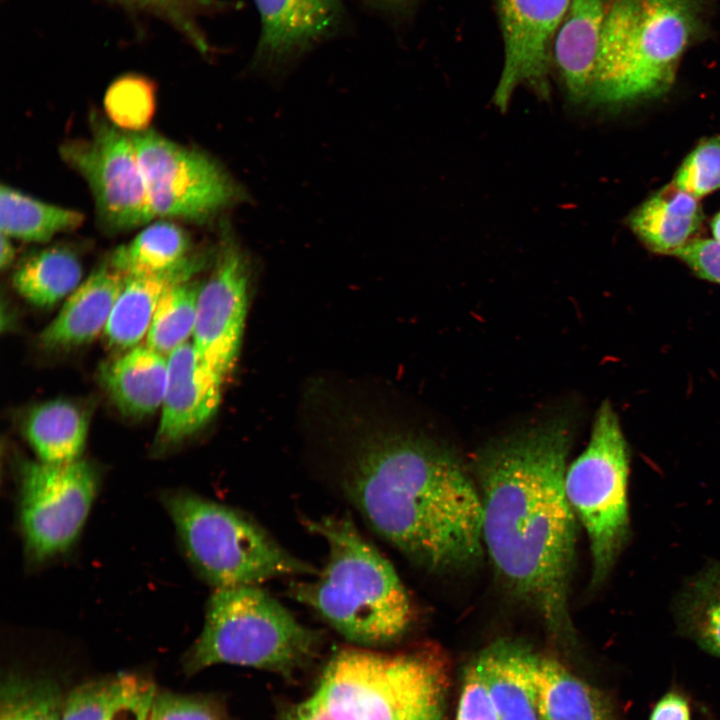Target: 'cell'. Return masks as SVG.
I'll list each match as a JSON object with an SVG mask.
<instances>
[{
  "mask_svg": "<svg viewBox=\"0 0 720 720\" xmlns=\"http://www.w3.org/2000/svg\"><path fill=\"white\" fill-rule=\"evenodd\" d=\"M571 440L568 420L549 418L490 443L474 470L484 549L507 588L563 640L574 634L576 517L564 485Z\"/></svg>",
  "mask_w": 720,
  "mask_h": 720,
  "instance_id": "obj_1",
  "label": "cell"
},
{
  "mask_svg": "<svg viewBox=\"0 0 720 720\" xmlns=\"http://www.w3.org/2000/svg\"><path fill=\"white\" fill-rule=\"evenodd\" d=\"M337 487L377 535L425 570L463 571L483 557L476 480L430 440L399 433L363 440Z\"/></svg>",
  "mask_w": 720,
  "mask_h": 720,
  "instance_id": "obj_2",
  "label": "cell"
},
{
  "mask_svg": "<svg viewBox=\"0 0 720 720\" xmlns=\"http://www.w3.org/2000/svg\"><path fill=\"white\" fill-rule=\"evenodd\" d=\"M451 663L437 646L337 648L282 720H448Z\"/></svg>",
  "mask_w": 720,
  "mask_h": 720,
  "instance_id": "obj_3",
  "label": "cell"
},
{
  "mask_svg": "<svg viewBox=\"0 0 720 720\" xmlns=\"http://www.w3.org/2000/svg\"><path fill=\"white\" fill-rule=\"evenodd\" d=\"M328 547L312 581L292 583L290 596L312 609L351 645L379 648L400 640L415 611L393 565L348 515L306 520Z\"/></svg>",
  "mask_w": 720,
  "mask_h": 720,
  "instance_id": "obj_4",
  "label": "cell"
},
{
  "mask_svg": "<svg viewBox=\"0 0 720 720\" xmlns=\"http://www.w3.org/2000/svg\"><path fill=\"white\" fill-rule=\"evenodd\" d=\"M696 24L695 0H607L587 104H622L666 92Z\"/></svg>",
  "mask_w": 720,
  "mask_h": 720,
  "instance_id": "obj_5",
  "label": "cell"
},
{
  "mask_svg": "<svg viewBox=\"0 0 720 720\" xmlns=\"http://www.w3.org/2000/svg\"><path fill=\"white\" fill-rule=\"evenodd\" d=\"M322 634L299 622L259 585L214 589L186 672L237 665L293 678L317 655Z\"/></svg>",
  "mask_w": 720,
  "mask_h": 720,
  "instance_id": "obj_6",
  "label": "cell"
},
{
  "mask_svg": "<svg viewBox=\"0 0 720 720\" xmlns=\"http://www.w3.org/2000/svg\"><path fill=\"white\" fill-rule=\"evenodd\" d=\"M161 501L186 557L214 589L260 586L275 578L319 572L239 509L186 490L165 491Z\"/></svg>",
  "mask_w": 720,
  "mask_h": 720,
  "instance_id": "obj_7",
  "label": "cell"
},
{
  "mask_svg": "<svg viewBox=\"0 0 720 720\" xmlns=\"http://www.w3.org/2000/svg\"><path fill=\"white\" fill-rule=\"evenodd\" d=\"M629 454L611 403L597 411L589 442L566 469L564 485L576 519L584 527L592 559L591 584H602L629 534Z\"/></svg>",
  "mask_w": 720,
  "mask_h": 720,
  "instance_id": "obj_8",
  "label": "cell"
},
{
  "mask_svg": "<svg viewBox=\"0 0 720 720\" xmlns=\"http://www.w3.org/2000/svg\"><path fill=\"white\" fill-rule=\"evenodd\" d=\"M18 474V518L27 559L42 564L77 541L99 489V474L86 460L23 461Z\"/></svg>",
  "mask_w": 720,
  "mask_h": 720,
  "instance_id": "obj_9",
  "label": "cell"
},
{
  "mask_svg": "<svg viewBox=\"0 0 720 720\" xmlns=\"http://www.w3.org/2000/svg\"><path fill=\"white\" fill-rule=\"evenodd\" d=\"M129 135L154 216L202 221L240 198L239 187L206 154L152 130Z\"/></svg>",
  "mask_w": 720,
  "mask_h": 720,
  "instance_id": "obj_10",
  "label": "cell"
},
{
  "mask_svg": "<svg viewBox=\"0 0 720 720\" xmlns=\"http://www.w3.org/2000/svg\"><path fill=\"white\" fill-rule=\"evenodd\" d=\"M59 153L87 182L104 229L125 231L154 217L129 133L93 114L90 136L64 142Z\"/></svg>",
  "mask_w": 720,
  "mask_h": 720,
  "instance_id": "obj_11",
  "label": "cell"
},
{
  "mask_svg": "<svg viewBox=\"0 0 720 720\" xmlns=\"http://www.w3.org/2000/svg\"><path fill=\"white\" fill-rule=\"evenodd\" d=\"M214 269L200 288L193 345L204 365L221 381L241 346L248 307V266L231 229L222 224Z\"/></svg>",
  "mask_w": 720,
  "mask_h": 720,
  "instance_id": "obj_12",
  "label": "cell"
},
{
  "mask_svg": "<svg viewBox=\"0 0 720 720\" xmlns=\"http://www.w3.org/2000/svg\"><path fill=\"white\" fill-rule=\"evenodd\" d=\"M572 0H497L503 42V69L493 103L505 111L516 88L550 96L548 75L557 31Z\"/></svg>",
  "mask_w": 720,
  "mask_h": 720,
  "instance_id": "obj_13",
  "label": "cell"
},
{
  "mask_svg": "<svg viewBox=\"0 0 720 720\" xmlns=\"http://www.w3.org/2000/svg\"><path fill=\"white\" fill-rule=\"evenodd\" d=\"M260 32L251 68L278 73L352 32L343 0H254Z\"/></svg>",
  "mask_w": 720,
  "mask_h": 720,
  "instance_id": "obj_14",
  "label": "cell"
},
{
  "mask_svg": "<svg viewBox=\"0 0 720 720\" xmlns=\"http://www.w3.org/2000/svg\"><path fill=\"white\" fill-rule=\"evenodd\" d=\"M167 362L159 446L175 445L202 428L219 406L223 384L201 361L193 343L178 346Z\"/></svg>",
  "mask_w": 720,
  "mask_h": 720,
  "instance_id": "obj_15",
  "label": "cell"
},
{
  "mask_svg": "<svg viewBox=\"0 0 720 720\" xmlns=\"http://www.w3.org/2000/svg\"><path fill=\"white\" fill-rule=\"evenodd\" d=\"M607 0H572L557 31L552 63L567 98L586 103L596 70Z\"/></svg>",
  "mask_w": 720,
  "mask_h": 720,
  "instance_id": "obj_16",
  "label": "cell"
},
{
  "mask_svg": "<svg viewBox=\"0 0 720 720\" xmlns=\"http://www.w3.org/2000/svg\"><path fill=\"white\" fill-rule=\"evenodd\" d=\"M537 652L497 641L479 653V665L501 720H541L536 680Z\"/></svg>",
  "mask_w": 720,
  "mask_h": 720,
  "instance_id": "obj_17",
  "label": "cell"
},
{
  "mask_svg": "<svg viewBox=\"0 0 720 720\" xmlns=\"http://www.w3.org/2000/svg\"><path fill=\"white\" fill-rule=\"evenodd\" d=\"M126 276L110 263L97 268L70 297L40 334L47 348H64L92 341L105 330Z\"/></svg>",
  "mask_w": 720,
  "mask_h": 720,
  "instance_id": "obj_18",
  "label": "cell"
},
{
  "mask_svg": "<svg viewBox=\"0 0 720 720\" xmlns=\"http://www.w3.org/2000/svg\"><path fill=\"white\" fill-rule=\"evenodd\" d=\"M203 264L202 256H191L164 273L126 276L105 328L109 343L120 349L137 346L147 335L165 291L174 284L190 280Z\"/></svg>",
  "mask_w": 720,
  "mask_h": 720,
  "instance_id": "obj_19",
  "label": "cell"
},
{
  "mask_svg": "<svg viewBox=\"0 0 720 720\" xmlns=\"http://www.w3.org/2000/svg\"><path fill=\"white\" fill-rule=\"evenodd\" d=\"M168 377L165 355L147 345H137L100 369L105 390L118 409L131 417H143L162 406Z\"/></svg>",
  "mask_w": 720,
  "mask_h": 720,
  "instance_id": "obj_20",
  "label": "cell"
},
{
  "mask_svg": "<svg viewBox=\"0 0 720 720\" xmlns=\"http://www.w3.org/2000/svg\"><path fill=\"white\" fill-rule=\"evenodd\" d=\"M156 694L154 684L136 674L88 681L64 697L61 720H148Z\"/></svg>",
  "mask_w": 720,
  "mask_h": 720,
  "instance_id": "obj_21",
  "label": "cell"
},
{
  "mask_svg": "<svg viewBox=\"0 0 720 720\" xmlns=\"http://www.w3.org/2000/svg\"><path fill=\"white\" fill-rule=\"evenodd\" d=\"M536 680L541 720H618L608 695L555 658L538 654Z\"/></svg>",
  "mask_w": 720,
  "mask_h": 720,
  "instance_id": "obj_22",
  "label": "cell"
},
{
  "mask_svg": "<svg viewBox=\"0 0 720 720\" xmlns=\"http://www.w3.org/2000/svg\"><path fill=\"white\" fill-rule=\"evenodd\" d=\"M697 199L672 182L633 212L631 228L650 249L673 255L700 227L702 210Z\"/></svg>",
  "mask_w": 720,
  "mask_h": 720,
  "instance_id": "obj_23",
  "label": "cell"
},
{
  "mask_svg": "<svg viewBox=\"0 0 720 720\" xmlns=\"http://www.w3.org/2000/svg\"><path fill=\"white\" fill-rule=\"evenodd\" d=\"M25 436L40 461L66 463L80 459L86 442V415L66 400L34 407L25 422Z\"/></svg>",
  "mask_w": 720,
  "mask_h": 720,
  "instance_id": "obj_24",
  "label": "cell"
},
{
  "mask_svg": "<svg viewBox=\"0 0 720 720\" xmlns=\"http://www.w3.org/2000/svg\"><path fill=\"white\" fill-rule=\"evenodd\" d=\"M190 245L188 234L180 226L168 221L156 222L118 247L109 263L125 276L164 273L192 256Z\"/></svg>",
  "mask_w": 720,
  "mask_h": 720,
  "instance_id": "obj_25",
  "label": "cell"
},
{
  "mask_svg": "<svg viewBox=\"0 0 720 720\" xmlns=\"http://www.w3.org/2000/svg\"><path fill=\"white\" fill-rule=\"evenodd\" d=\"M84 215L76 210L49 204L19 190L1 185V233L29 242H45L60 232L77 229Z\"/></svg>",
  "mask_w": 720,
  "mask_h": 720,
  "instance_id": "obj_26",
  "label": "cell"
},
{
  "mask_svg": "<svg viewBox=\"0 0 720 720\" xmlns=\"http://www.w3.org/2000/svg\"><path fill=\"white\" fill-rule=\"evenodd\" d=\"M81 276L77 256L65 247L55 246L25 259L13 274V285L31 304L51 307L76 289Z\"/></svg>",
  "mask_w": 720,
  "mask_h": 720,
  "instance_id": "obj_27",
  "label": "cell"
},
{
  "mask_svg": "<svg viewBox=\"0 0 720 720\" xmlns=\"http://www.w3.org/2000/svg\"><path fill=\"white\" fill-rule=\"evenodd\" d=\"M201 285L190 279L165 291L146 335L149 348L168 356L193 335Z\"/></svg>",
  "mask_w": 720,
  "mask_h": 720,
  "instance_id": "obj_28",
  "label": "cell"
},
{
  "mask_svg": "<svg viewBox=\"0 0 720 720\" xmlns=\"http://www.w3.org/2000/svg\"><path fill=\"white\" fill-rule=\"evenodd\" d=\"M64 697L48 678L9 675L0 689V720H61Z\"/></svg>",
  "mask_w": 720,
  "mask_h": 720,
  "instance_id": "obj_29",
  "label": "cell"
},
{
  "mask_svg": "<svg viewBox=\"0 0 720 720\" xmlns=\"http://www.w3.org/2000/svg\"><path fill=\"white\" fill-rule=\"evenodd\" d=\"M680 616L689 635L720 657V567L704 572L688 587Z\"/></svg>",
  "mask_w": 720,
  "mask_h": 720,
  "instance_id": "obj_30",
  "label": "cell"
},
{
  "mask_svg": "<svg viewBox=\"0 0 720 720\" xmlns=\"http://www.w3.org/2000/svg\"><path fill=\"white\" fill-rule=\"evenodd\" d=\"M156 107L153 82L144 76L127 74L114 80L104 96L109 121L122 131L147 130Z\"/></svg>",
  "mask_w": 720,
  "mask_h": 720,
  "instance_id": "obj_31",
  "label": "cell"
},
{
  "mask_svg": "<svg viewBox=\"0 0 720 720\" xmlns=\"http://www.w3.org/2000/svg\"><path fill=\"white\" fill-rule=\"evenodd\" d=\"M119 1L159 16L169 24H172L202 53L208 52L210 50V45L200 26V18L209 14L239 8V3L226 0Z\"/></svg>",
  "mask_w": 720,
  "mask_h": 720,
  "instance_id": "obj_32",
  "label": "cell"
},
{
  "mask_svg": "<svg viewBox=\"0 0 720 720\" xmlns=\"http://www.w3.org/2000/svg\"><path fill=\"white\" fill-rule=\"evenodd\" d=\"M699 198L720 187V138L701 142L683 161L673 181Z\"/></svg>",
  "mask_w": 720,
  "mask_h": 720,
  "instance_id": "obj_33",
  "label": "cell"
},
{
  "mask_svg": "<svg viewBox=\"0 0 720 720\" xmlns=\"http://www.w3.org/2000/svg\"><path fill=\"white\" fill-rule=\"evenodd\" d=\"M455 720H501L474 659L464 671Z\"/></svg>",
  "mask_w": 720,
  "mask_h": 720,
  "instance_id": "obj_34",
  "label": "cell"
},
{
  "mask_svg": "<svg viewBox=\"0 0 720 720\" xmlns=\"http://www.w3.org/2000/svg\"><path fill=\"white\" fill-rule=\"evenodd\" d=\"M148 720H220L206 700L172 693L156 694Z\"/></svg>",
  "mask_w": 720,
  "mask_h": 720,
  "instance_id": "obj_35",
  "label": "cell"
},
{
  "mask_svg": "<svg viewBox=\"0 0 720 720\" xmlns=\"http://www.w3.org/2000/svg\"><path fill=\"white\" fill-rule=\"evenodd\" d=\"M699 277L720 284V243L716 240H692L674 252Z\"/></svg>",
  "mask_w": 720,
  "mask_h": 720,
  "instance_id": "obj_36",
  "label": "cell"
},
{
  "mask_svg": "<svg viewBox=\"0 0 720 720\" xmlns=\"http://www.w3.org/2000/svg\"><path fill=\"white\" fill-rule=\"evenodd\" d=\"M649 720H690L687 699L675 691L666 693L655 704Z\"/></svg>",
  "mask_w": 720,
  "mask_h": 720,
  "instance_id": "obj_37",
  "label": "cell"
},
{
  "mask_svg": "<svg viewBox=\"0 0 720 720\" xmlns=\"http://www.w3.org/2000/svg\"><path fill=\"white\" fill-rule=\"evenodd\" d=\"M374 16L393 17L406 9L413 0H354Z\"/></svg>",
  "mask_w": 720,
  "mask_h": 720,
  "instance_id": "obj_38",
  "label": "cell"
},
{
  "mask_svg": "<svg viewBox=\"0 0 720 720\" xmlns=\"http://www.w3.org/2000/svg\"><path fill=\"white\" fill-rule=\"evenodd\" d=\"M11 239L9 236L1 233L0 266L2 269L9 267L15 257V248Z\"/></svg>",
  "mask_w": 720,
  "mask_h": 720,
  "instance_id": "obj_39",
  "label": "cell"
},
{
  "mask_svg": "<svg viewBox=\"0 0 720 720\" xmlns=\"http://www.w3.org/2000/svg\"><path fill=\"white\" fill-rule=\"evenodd\" d=\"M711 228H712L714 240H716L717 242L720 243V213H718L714 217V219L711 223Z\"/></svg>",
  "mask_w": 720,
  "mask_h": 720,
  "instance_id": "obj_40",
  "label": "cell"
}]
</instances>
